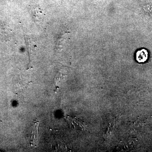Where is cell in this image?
I'll list each match as a JSON object with an SVG mask.
<instances>
[{
    "label": "cell",
    "mask_w": 152,
    "mask_h": 152,
    "mask_svg": "<svg viewBox=\"0 0 152 152\" xmlns=\"http://www.w3.org/2000/svg\"><path fill=\"white\" fill-rule=\"evenodd\" d=\"M39 123L36 120L32 128L31 132L30 135L29 141L30 145L33 146H37L39 142Z\"/></svg>",
    "instance_id": "obj_1"
},
{
    "label": "cell",
    "mask_w": 152,
    "mask_h": 152,
    "mask_svg": "<svg viewBox=\"0 0 152 152\" xmlns=\"http://www.w3.org/2000/svg\"><path fill=\"white\" fill-rule=\"evenodd\" d=\"M148 58V53L145 50H142L137 52V60L139 62H144Z\"/></svg>",
    "instance_id": "obj_2"
},
{
    "label": "cell",
    "mask_w": 152,
    "mask_h": 152,
    "mask_svg": "<svg viewBox=\"0 0 152 152\" xmlns=\"http://www.w3.org/2000/svg\"><path fill=\"white\" fill-rule=\"evenodd\" d=\"M33 17L34 18L35 20L39 22L42 18L43 14L41 12H38V11H36L35 13H33Z\"/></svg>",
    "instance_id": "obj_3"
}]
</instances>
